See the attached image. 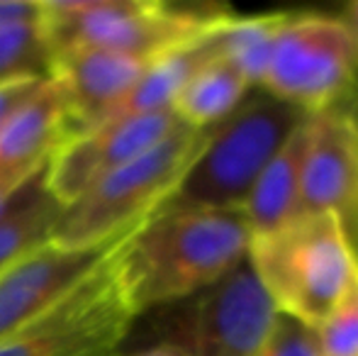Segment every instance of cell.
<instances>
[{"mask_svg": "<svg viewBox=\"0 0 358 356\" xmlns=\"http://www.w3.org/2000/svg\"><path fill=\"white\" fill-rule=\"evenodd\" d=\"M249 244L244 210H166L120 239L110 271L137 318L210 288L246 262Z\"/></svg>", "mask_w": 358, "mask_h": 356, "instance_id": "6da1fadb", "label": "cell"}, {"mask_svg": "<svg viewBox=\"0 0 358 356\" xmlns=\"http://www.w3.org/2000/svg\"><path fill=\"white\" fill-rule=\"evenodd\" d=\"M234 17L215 3L166 0H42V20L54 59L73 49H100L156 62L215 34Z\"/></svg>", "mask_w": 358, "mask_h": 356, "instance_id": "7a4b0ae2", "label": "cell"}, {"mask_svg": "<svg viewBox=\"0 0 358 356\" xmlns=\"http://www.w3.org/2000/svg\"><path fill=\"white\" fill-rule=\"evenodd\" d=\"M246 262L275 310L310 329L329 318L358 269L336 213L297 215L256 234Z\"/></svg>", "mask_w": 358, "mask_h": 356, "instance_id": "3957f363", "label": "cell"}, {"mask_svg": "<svg viewBox=\"0 0 358 356\" xmlns=\"http://www.w3.org/2000/svg\"><path fill=\"white\" fill-rule=\"evenodd\" d=\"M305 118L266 90H249L244 103L210 129L208 142L159 213L241 210L266 164Z\"/></svg>", "mask_w": 358, "mask_h": 356, "instance_id": "277c9868", "label": "cell"}, {"mask_svg": "<svg viewBox=\"0 0 358 356\" xmlns=\"http://www.w3.org/2000/svg\"><path fill=\"white\" fill-rule=\"evenodd\" d=\"M210 129L183 124L159 147L103 176L73 203L64 205L52 242L88 249L127 237L171 198L208 142Z\"/></svg>", "mask_w": 358, "mask_h": 356, "instance_id": "5b68a950", "label": "cell"}, {"mask_svg": "<svg viewBox=\"0 0 358 356\" xmlns=\"http://www.w3.org/2000/svg\"><path fill=\"white\" fill-rule=\"evenodd\" d=\"M261 90L305 115L358 103L356 54L344 20L307 10L287 15Z\"/></svg>", "mask_w": 358, "mask_h": 356, "instance_id": "8992f818", "label": "cell"}, {"mask_svg": "<svg viewBox=\"0 0 358 356\" xmlns=\"http://www.w3.org/2000/svg\"><path fill=\"white\" fill-rule=\"evenodd\" d=\"M278 318L273 300L244 262L188 298L161 342L176 344L185 356H259Z\"/></svg>", "mask_w": 358, "mask_h": 356, "instance_id": "52a82bcc", "label": "cell"}, {"mask_svg": "<svg viewBox=\"0 0 358 356\" xmlns=\"http://www.w3.org/2000/svg\"><path fill=\"white\" fill-rule=\"evenodd\" d=\"M134 322L110 259L57 308L0 342V356H115Z\"/></svg>", "mask_w": 358, "mask_h": 356, "instance_id": "ba28073f", "label": "cell"}, {"mask_svg": "<svg viewBox=\"0 0 358 356\" xmlns=\"http://www.w3.org/2000/svg\"><path fill=\"white\" fill-rule=\"evenodd\" d=\"M183 127L173 110L103 122L66 139L47 166V180L62 205L73 203L103 176L159 147Z\"/></svg>", "mask_w": 358, "mask_h": 356, "instance_id": "9c48e42d", "label": "cell"}, {"mask_svg": "<svg viewBox=\"0 0 358 356\" xmlns=\"http://www.w3.org/2000/svg\"><path fill=\"white\" fill-rule=\"evenodd\" d=\"M115 244L73 249L47 244L0 273V342L57 308L110 259Z\"/></svg>", "mask_w": 358, "mask_h": 356, "instance_id": "30bf717a", "label": "cell"}, {"mask_svg": "<svg viewBox=\"0 0 358 356\" xmlns=\"http://www.w3.org/2000/svg\"><path fill=\"white\" fill-rule=\"evenodd\" d=\"M358 193V103L307 115L300 215H339Z\"/></svg>", "mask_w": 358, "mask_h": 356, "instance_id": "8fae6325", "label": "cell"}, {"mask_svg": "<svg viewBox=\"0 0 358 356\" xmlns=\"http://www.w3.org/2000/svg\"><path fill=\"white\" fill-rule=\"evenodd\" d=\"M149 64L151 62L100 49H73L59 54L54 59L52 81L62 90L66 105V139L105 122Z\"/></svg>", "mask_w": 358, "mask_h": 356, "instance_id": "7c38bea8", "label": "cell"}, {"mask_svg": "<svg viewBox=\"0 0 358 356\" xmlns=\"http://www.w3.org/2000/svg\"><path fill=\"white\" fill-rule=\"evenodd\" d=\"M69 137L62 90L49 78L0 129V171L29 176L52 162Z\"/></svg>", "mask_w": 358, "mask_h": 356, "instance_id": "4fadbf2b", "label": "cell"}, {"mask_svg": "<svg viewBox=\"0 0 358 356\" xmlns=\"http://www.w3.org/2000/svg\"><path fill=\"white\" fill-rule=\"evenodd\" d=\"M47 166L17 185V190L0 208V273L27 254L52 244L64 205L49 188Z\"/></svg>", "mask_w": 358, "mask_h": 356, "instance_id": "5bb4252c", "label": "cell"}, {"mask_svg": "<svg viewBox=\"0 0 358 356\" xmlns=\"http://www.w3.org/2000/svg\"><path fill=\"white\" fill-rule=\"evenodd\" d=\"M307 120V118H305ZM305 120L287 142L266 164L244 203L251 237L273 232L300 215L302 200V157H305Z\"/></svg>", "mask_w": 358, "mask_h": 356, "instance_id": "9a60e30c", "label": "cell"}, {"mask_svg": "<svg viewBox=\"0 0 358 356\" xmlns=\"http://www.w3.org/2000/svg\"><path fill=\"white\" fill-rule=\"evenodd\" d=\"M217 34L198 39V42L180 47L166 57L151 62L134 83L132 90L120 100V105L108 115L105 122H113L120 118H132V115H149L161 110H173L178 93L188 83V78L198 71L203 64L217 57ZM103 124V122H100Z\"/></svg>", "mask_w": 358, "mask_h": 356, "instance_id": "2e32d148", "label": "cell"}, {"mask_svg": "<svg viewBox=\"0 0 358 356\" xmlns=\"http://www.w3.org/2000/svg\"><path fill=\"white\" fill-rule=\"evenodd\" d=\"M254 90L234 66L217 54L198 69L178 93L173 113L180 122L195 129H208L227 120Z\"/></svg>", "mask_w": 358, "mask_h": 356, "instance_id": "e0dca14e", "label": "cell"}, {"mask_svg": "<svg viewBox=\"0 0 358 356\" xmlns=\"http://www.w3.org/2000/svg\"><path fill=\"white\" fill-rule=\"evenodd\" d=\"M290 10L264 15H234L217 34V54L244 76L251 88H261L273 57L275 39Z\"/></svg>", "mask_w": 358, "mask_h": 356, "instance_id": "ac0fdd59", "label": "cell"}, {"mask_svg": "<svg viewBox=\"0 0 358 356\" xmlns=\"http://www.w3.org/2000/svg\"><path fill=\"white\" fill-rule=\"evenodd\" d=\"M54 71V52L42 20L29 17L0 27V86L17 81H47Z\"/></svg>", "mask_w": 358, "mask_h": 356, "instance_id": "d6986e66", "label": "cell"}, {"mask_svg": "<svg viewBox=\"0 0 358 356\" xmlns=\"http://www.w3.org/2000/svg\"><path fill=\"white\" fill-rule=\"evenodd\" d=\"M312 332L322 356H358V269L331 315Z\"/></svg>", "mask_w": 358, "mask_h": 356, "instance_id": "ffe728a7", "label": "cell"}, {"mask_svg": "<svg viewBox=\"0 0 358 356\" xmlns=\"http://www.w3.org/2000/svg\"><path fill=\"white\" fill-rule=\"evenodd\" d=\"M259 356H322L317 347V337L310 327L280 315L273 334Z\"/></svg>", "mask_w": 358, "mask_h": 356, "instance_id": "44dd1931", "label": "cell"}, {"mask_svg": "<svg viewBox=\"0 0 358 356\" xmlns=\"http://www.w3.org/2000/svg\"><path fill=\"white\" fill-rule=\"evenodd\" d=\"M42 83L44 81H17V83H5V86H0V129L5 127V122L13 118L20 105L32 98L34 90L42 86Z\"/></svg>", "mask_w": 358, "mask_h": 356, "instance_id": "7402d4cb", "label": "cell"}, {"mask_svg": "<svg viewBox=\"0 0 358 356\" xmlns=\"http://www.w3.org/2000/svg\"><path fill=\"white\" fill-rule=\"evenodd\" d=\"M336 218H339L341 232H344V239H346V244H349V252L358 266V193L351 198V203L346 205Z\"/></svg>", "mask_w": 358, "mask_h": 356, "instance_id": "603a6c76", "label": "cell"}, {"mask_svg": "<svg viewBox=\"0 0 358 356\" xmlns=\"http://www.w3.org/2000/svg\"><path fill=\"white\" fill-rule=\"evenodd\" d=\"M39 15L37 0H0V27Z\"/></svg>", "mask_w": 358, "mask_h": 356, "instance_id": "cb8c5ba5", "label": "cell"}, {"mask_svg": "<svg viewBox=\"0 0 358 356\" xmlns=\"http://www.w3.org/2000/svg\"><path fill=\"white\" fill-rule=\"evenodd\" d=\"M339 17L344 20L346 29H349V34H351V42H354V54H356V66H358V0L344 5V8H341V13H339Z\"/></svg>", "mask_w": 358, "mask_h": 356, "instance_id": "d4e9b609", "label": "cell"}, {"mask_svg": "<svg viewBox=\"0 0 358 356\" xmlns=\"http://www.w3.org/2000/svg\"><path fill=\"white\" fill-rule=\"evenodd\" d=\"M122 356H185V354L180 352L176 344L156 342V344H151V347L137 349V352H129V354H122Z\"/></svg>", "mask_w": 358, "mask_h": 356, "instance_id": "484cf974", "label": "cell"}, {"mask_svg": "<svg viewBox=\"0 0 358 356\" xmlns=\"http://www.w3.org/2000/svg\"><path fill=\"white\" fill-rule=\"evenodd\" d=\"M32 176V173H29ZM29 176H17V173H5L0 171V208L5 205V200L17 190V185H22Z\"/></svg>", "mask_w": 358, "mask_h": 356, "instance_id": "4316f807", "label": "cell"}]
</instances>
